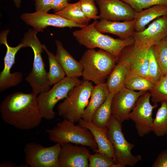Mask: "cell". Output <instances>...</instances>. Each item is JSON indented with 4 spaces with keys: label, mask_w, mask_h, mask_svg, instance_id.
Instances as JSON below:
<instances>
[{
    "label": "cell",
    "mask_w": 167,
    "mask_h": 167,
    "mask_svg": "<svg viewBox=\"0 0 167 167\" xmlns=\"http://www.w3.org/2000/svg\"><path fill=\"white\" fill-rule=\"evenodd\" d=\"M34 93L17 92L6 96L0 106L1 117L6 123L22 130L38 126L43 118Z\"/></svg>",
    "instance_id": "6da1fadb"
},
{
    "label": "cell",
    "mask_w": 167,
    "mask_h": 167,
    "mask_svg": "<svg viewBox=\"0 0 167 167\" xmlns=\"http://www.w3.org/2000/svg\"><path fill=\"white\" fill-rule=\"evenodd\" d=\"M117 60L113 55L102 49H88L79 61L83 67V81H91L96 85L105 83Z\"/></svg>",
    "instance_id": "7a4b0ae2"
},
{
    "label": "cell",
    "mask_w": 167,
    "mask_h": 167,
    "mask_svg": "<svg viewBox=\"0 0 167 167\" xmlns=\"http://www.w3.org/2000/svg\"><path fill=\"white\" fill-rule=\"evenodd\" d=\"M96 20L92 23L73 32V36L79 44L88 49L98 48L113 55L118 59L122 51L134 43L131 36L127 39H115L104 35L95 27Z\"/></svg>",
    "instance_id": "3957f363"
},
{
    "label": "cell",
    "mask_w": 167,
    "mask_h": 167,
    "mask_svg": "<svg viewBox=\"0 0 167 167\" xmlns=\"http://www.w3.org/2000/svg\"><path fill=\"white\" fill-rule=\"evenodd\" d=\"M38 32L33 29H29L24 35L21 43L22 48L29 47L33 50L34 60L32 69L25 79L30 84L32 92L36 95L49 91L50 86L48 79V72L41 56L43 52L42 45L36 36Z\"/></svg>",
    "instance_id": "277c9868"
},
{
    "label": "cell",
    "mask_w": 167,
    "mask_h": 167,
    "mask_svg": "<svg viewBox=\"0 0 167 167\" xmlns=\"http://www.w3.org/2000/svg\"><path fill=\"white\" fill-rule=\"evenodd\" d=\"M50 140L61 144L71 143L89 147L93 151L97 146L91 131L66 119L57 123L53 129L46 131Z\"/></svg>",
    "instance_id": "5b68a950"
},
{
    "label": "cell",
    "mask_w": 167,
    "mask_h": 167,
    "mask_svg": "<svg viewBox=\"0 0 167 167\" xmlns=\"http://www.w3.org/2000/svg\"><path fill=\"white\" fill-rule=\"evenodd\" d=\"M94 86L92 82L82 81L72 88L57 106L58 115L74 123L78 122L87 106Z\"/></svg>",
    "instance_id": "8992f818"
},
{
    "label": "cell",
    "mask_w": 167,
    "mask_h": 167,
    "mask_svg": "<svg viewBox=\"0 0 167 167\" xmlns=\"http://www.w3.org/2000/svg\"><path fill=\"white\" fill-rule=\"evenodd\" d=\"M122 123L112 115L107 127V135L114 148L118 163L122 167L127 165L133 167L141 160L142 156L132 154L131 150L135 145L126 139L122 131Z\"/></svg>",
    "instance_id": "52a82bcc"
},
{
    "label": "cell",
    "mask_w": 167,
    "mask_h": 167,
    "mask_svg": "<svg viewBox=\"0 0 167 167\" xmlns=\"http://www.w3.org/2000/svg\"><path fill=\"white\" fill-rule=\"evenodd\" d=\"M82 82L78 78L66 76L49 91L39 94L37 100L43 118L47 120L54 119L55 116L54 110L55 105L65 99L71 90Z\"/></svg>",
    "instance_id": "ba28073f"
},
{
    "label": "cell",
    "mask_w": 167,
    "mask_h": 167,
    "mask_svg": "<svg viewBox=\"0 0 167 167\" xmlns=\"http://www.w3.org/2000/svg\"><path fill=\"white\" fill-rule=\"evenodd\" d=\"M61 144L45 147L34 142L27 143L24 151L26 164L31 167H59Z\"/></svg>",
    "instance_id": "9c48e42d"
},
{
    "label": "cell",
    "mask_w": 167,
    "mask_h": 167,
    "mask_svg": "<svg viewBox=\"0 0 167 167\" xmlns=\"http://www.w3.org/2000/svg\"><path fill=\"white\" fill-rule=\"evenodd\" d=\"M10 32L9 29L2 31L0 34V45H4L6 48V51L4 58V67L0 73V92H2L10 88L16 86L22 81L23 74L20 71L11 73V70L15 63V58L17 52L23 48L21 43L15 47L10 46L8 44L7 37Z\"/></svg>",
    "instance_id": "30bf717a"
},
{
    "label": "cell",
    "mask_w": 167,
    "mask_h": 167,
    "mask_svg": "<svg viewBox=\"0 0 167 167\" xmlns=\"http://www.w3.org/2000/svg\"><path fill=\"white\" fill-rule=\"evenodd\" d=\"M151 98L149 91L141 96L129 115V119L134 122L138 135L141 137L152 131L154 119L152 111L158 105L157 103L152 105Z\"/></svg>",
    "instance_id": "8fae6325"
},
{
    "label": "cell",
    "mask_w": 167,
    "mask_h": 167,
    "mask_svg": "<svg viewBox=\"0 0 167 167\" xmlns=\"http://www.w3.org/2000/svg\"><path fill=\"white\" fill-rule=\"evenodd\" d=\"M150 48L134 43L122 51L116 62H124L128 65L130 71L148 78Z\"/></svg>",
    "instance_id": "7c38bea8"
},
{
    "label": "cell",
    "mask_w": 167,
    "mask_h": 167,
    "mask_svg": "<svg viewBox=\"0 0 167 167\" xmlns=\"http://www.w3.org/2000/svg\"><path fill=\"white\" fill-rule=\"evenodd\" d=\"M20 18L26 24L33 27L35 30L44 31V29L49 26L59 28H83L58 15L49 14L43 11H36L32 13H24Z\"/></svg>",
    "instance_id": "4fadbf2b"
},
{
    "label": "cell",
    "mask_w": 167,
    "mask_h": 167,
    "mask_svg": "<svg viewBox=\"0 0 167 167\" xmlns=\"http://www.w3.org/2000/svg\"><path fill=\"white\" fill-rule=\"evenodd\" d=\"M146 92H136L124 87L113 96L111 105L112 115L122 123L129 120L130 113L138 98Z\"/></svg>",
    "instance_id": "5bb4252c"
},
{
    "label": "cell",
    "mask_w": 167,
    "mask_h": 167,
    "mask_svg": "<svg viewBox=\"0 0 167 167\" xmlns=\"http://www.w3.org/2000/svg\"><path fill=\"white\" fill-rule=\"evenodd\" d=\"M96 2L100 11L99 19L124 21L134 19V10L121 0H96Z\"/></svg>",
    "instance_id": "9a60e30c"
},
{
    "label": "cell",
    "mask_w": 167,
    "mask_h": 167,
    "mask_svg": "<svg viewBox=\"0 0 167 167\" xmlns=\"http://www.w3.org/2000/svg\"><path fill=\"white\" fill-rule=\"evenodd\" d=\"M167 36V15L157 18L143 31H135L132 36L135 43L150 48Z\"/></svg>",
    "instance_id": "2e32d148"
},
{
    "label": "cell",
    "mask_w": 167,
    "mask_h": 167,
    "mask_svg": "<svg viewBox=\"0 0 167 167\" xmlns=\"http://www.w3.org/2000/svg\"><path fill=\"white\" fill-rule=\"evenodd\" d=\"M61 145L59 167H88L90 154L86 146L71 143Z\"/></svg>",
    "instance_id": "e0dca14e"
},
{
    "label": "cell",
    "mask_w": 167,
    "mask_h": 167,
    "mask_svg": "<svg viewBox=\"0 0 167 167\" xmlns=\"http://www.w3.org/2000/svg\"><path fill=\"white\" fill-rule=\"evenodd\" d=\"M79 125L89 130L92 134L97 146L95 152L103 154L112 159L115 163H118L116 158L113 146L108 138L107 129L98 127L91 122H87L81 118Z\"/></svg>",
    "instance_id": "ac0fdd59"
},
{
    "label": "cell",
    "mask_w": 167,
    "mask_h": 167,
    "mask_svg": "<svg viewBox=\"0 0 167 167\" xmlns=\"http://www.w3.org/2000/svg\"><path fill=\"white\" fill-rule=\"evenodd\" d=\"M135 24L134 19L122 22L100 19L99 21L96 20L95 27L101 33H110L125 39L132 36L135 32Z\"/></svg>",
    "instance_id": "d6986e66"
},
{
    "label": "cell",
    "mask_w": 167,
    "mask_h": 167,
    "mask_svg": "<svg viewBox=\"0 0 167 167\" xmlns=\"http://www.w3.org/2000/svg\"><path fill=\"white\" fill-rule=\"evenodd\" d=\"M57 47L55 57L62 67L66 76L78 78L82 76L83 67L79 62L76 60L64 48L60 41H55Z\"/></svg>",
    "instance_id": "ffe728a7"
},
{
    "label": "cell",
    "mask_w": 167,
    "mask_h": 167,
    "mask_svg": "<svg viewBox=\"0 0 167 167\" xmlns=\"http://www.w3.org/2000/svg\"><path fill=\"white\" fill-rule=\"evenodd\" d=\"M109 93L106 83L96 84L94 86L90 100L81 118L87 122H91L94 113L105 101Z\"/></svg>",
    "instance_id": "44dd1931"
},
{
    "label": "cell",
    "mask_w": 167,
    "mask_h": 167,
    "mask_svg": "<svg viewBox=\"0 0 167 167\" xmlns=\"http://www.w3.org/2000/svg\"><path fill=\"white\" fill-rule=\"evenodd\" d=\"M167 15V6L157 5L135 12L134 17L136 21L135 31L141 32L150 22L160 17Z\"/></svg>",
    "instance_id": "7402d4cb"
},
{
    "label": "cell",
    "mask_w": 167,
    "mask_h": 167,
    "mask_svg": "<svg viewBox=\"0 0 167 167\" xmlns=\"http://www.w3.org/2000/svg\"><path fill=\"white\" fill-rule=\"evenodd\" d=\"M117 63L105 82L109 92L113 94L125 87V80L130 71L128 65L125 62H120Z\"/></svg>",
    "instance_id": "603a6c76"
},
{
    "label": "cell",
    "mask_w": 167,
    "mask_h": 167,
    "mask_svg": "<svg viewBox=\"0 0 167 167\" xmlns=\"http://www.w3.org/2000/svg\"><path fill=\"white\" fill-rule=\"evenodd\" d=\"M54 13L83 27L88 25L91 20L82 11L79 1L69 3L64 9Z\"/></svg>",
    "instance_id": "cb8c5ba5"
},
{
    "label": "cell",
    "mask_w": 167,
    "mask_h": 167,
    "mask_svg": "<svg viewBox=\"0 0 167 167\" xmlns=\"http://www.w3.org/2000/svg\"><path fill=\"white\" fill-rule=\"evenodd\" d=\"M114 94L109 93L105 101L94 113L91 122L96 126L107 129L112 116L111 105Z\"/></svg>",
    "instance_id": "d4e9b609"
},
{
    "label": "cell",
    "mask_w": 167,
    "mask_h": 167,
    "mask_svg": "<svg viewBox=\"0 0 167 167\" xmlns=\"http://www.w3.org/2000/svg\"><path fill=\"white\" fill-rule=\"evenodd\" d=\"M43 49L48 57L49 70L48 72V79L50 86L64 79L66 76L62 66L56 59L55 55L49 51L45 45Z\"/></svg>",
    "instance_id": "484cf974"
},
{
    "label": "cell",
    "mask_w": 167,
    "mask_h": 167,
    "mask_svg": "<svg viewBox=\"0 0 167 167\" xmlns=\"http://www.w3.org/2000/svg\"><path fill=\"white\" fill-rule=\"evenodd\" d=\"M155 84L148 78L129 71L125 83V87L131 90L147 92L152 89Z\"/></svg>",
    "instance_id": "4316f807"
},
{
    "label": "cell",
    "mask_w": 167,
    "mask_h": 167,
    "mask_svg": "<svg viewBox=\"0 0 167 167\" xmlns=\"http://www.w3.org/2000/svg\"><path fill=\"white\" fill-rule=\"evenodd\" d=\"M153 119L152 131L158 137L167 135V101H162Z\"/></svg>",
    "instance_id": "83f0119b"
},
{
    "label": "cell",
    "mask_w": 167,
    "mask_h": 167,
    "mask_svg": "<svg viewBox=\"0 0 167 167\" xmlns=\"http://www.w3.org/2000/svg\"><path fill=\"white\" fill-rule=\"evenodd\" d=\"M161 69L165 75L167 74V41L165 38L152 47Z\"/></svg>",
    "instance_id": "f1b7e54d"
},
{
    "label": "cell",
    "mask_w": 167,
    "mask_h": 167,
    "mask_svg": "<svg viewBox=\"0 0 167 167\" xmlns=\"http://www.w3.org/2000/svg\"><path fill=\"white\" fill-rule=\"evenodd\" d=\"M149 91L151 94V101L154 104L164 101H167V74Z\"/></svg>",
    "instance_id": "f546056e"
},
{
    "label": "cell",
    "mask_w": 167,
    "mask_h": 167,
    "mask_svg": "<svg viewBox=\"0 0 167 167\" xmlns=\"http://www.w3.org/2000/svg\"><path fill=\"white\" fill-rule=\"evenodd\" d=\"M149 58L148 78L156 84L165 75L156 58L152 47L149 49Z\"/></svg>",
    "instance_id": "4dcf8cb0"
},
{
    "label": "cell",
    "mask_w": 167,
    "mask_h": 167,
    "mask_svg": "<svg viewBox=\"0 0 167 167\" xmlns=\"http://www.w3.org/2000/svg\"><path fill=\"white\" fill-rule=\"evenodd\" d=\"M90 154L88 167H122L118 163L114 161L106 155L99 152Z\"/></svg>",
    "instance_id": "1f68e13d"
},
{
    "label": "cell",
    "mask_w": 167,
    "mask_h": 167,
    "mask_svg": "<svg viewBox=\"0 0 167 167\" xmlns=\"http://www.w3.org/2000/svg\"><path fill=\"white\" fill-rule=\"evenodd\" d=\"M129 5L135 12L157 5L167 6V0H121Z\"/></svg>",
    "instance_id": "d6a6232c"
},
{
    "label": "cell",
    "mask_w": 167,
    "mask_h": 167,
    "mask_svg": "<svg viewBox=\"0 0 167 167\" xmlns=\"http://www.w3.org/2000/svg\"><path fill=\"white\" fill-rule=\"evenodd\" d=\"M81 10L88 19L94 20L99 19L97 8L95 2L96 0H79Z\"/></svg>",
    "instance_id": "836d02e7"
},
{
    "label": "cell",
    "mask_w": 167,
    "mask_h": 167,
    "mask_svg": "<svg viewBox=\"0 0 167 167\" xmlns=\"http://www.w3.org/2000/svg\"><path fill=\"white\" fill-rule=\"evenodd\" d=\"M152 167H167V149L157 156L152 166Z\"/></svg>",
    "instance_id": "e575fe53"
},
{
    "label": "cell",
    "mask_w": 167,
    "mask_h": 167,
    "mask_svg": "<svg viewBox=\"0 0 167 167\" xmlns=\"http://www.w3.org/2000/svg\"><path fill=\"white\" fill-rule=\"evenodd\" d=\"M53 0H35L36 11H43L46 12L51 9V6Z\"/></svg>",
    "instance_id": "d590c367"
},
{
    "label": "cell",
    "mask_w": 167,
    "mask_h": 167,
    "mask_svg": "<svg viewBox=\"0 0 167 167\" xmlns=\"http://www.w3.org/2000/svg\"><path fill=\"white\" fill-rule=\"evenodd\" d=\"M69 0H53L51 6V9L54 13L59 11L65 8L68 4Z\"/></svg>",
    "instance_id": "8d00e7d4"
},
{
    "label": "cell",
    "mask_w": 167,
    "mask_h": 167,
    "mask_svg": "<svg viewBox=\"0 0 167 167\" xmlns=\"http://www.w3.org/2000/svg\"><path fill=\"white\" fill-rule=\"evenodd\" d=\"M16 164L10 161H5L2 162L0 167H18Z\"/></svg>",
    "instance_id": "74e56055"
},
{
    "label": "cell",
    "mask_w": 167,
    "mask_h": 167,
    "mask_svg": "<svg viewBox=\"0 0 167 167\" xmlns=\"http://www.w3.org/2000/svg\"><path fill=\"white\" fill-rule=\"evenodd\" d=\"M14 2L15 6L18 8L20 6L21 2V0H12Z\"/></svg>",
    "instance_id": "f35d334b"
},
{
    "label": "cell",
    "mask_w": 167,
    "mask_h": 167,
    "mask_svg": "<svg viewBox=\"0 0 167 167\" xmlns=\"http://www.w3.org/2000/svg\"><path fill=\"white\" fill-rule=\"evenodd\" d=\"M165 38L167 40V36Z\"/></svg>",
    "instance_id": "ab89813d"
}]
</instances>
